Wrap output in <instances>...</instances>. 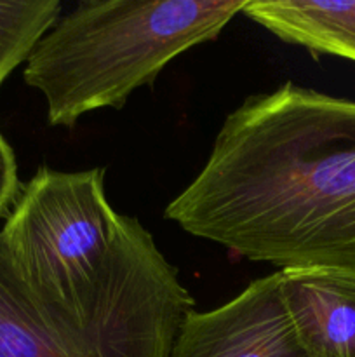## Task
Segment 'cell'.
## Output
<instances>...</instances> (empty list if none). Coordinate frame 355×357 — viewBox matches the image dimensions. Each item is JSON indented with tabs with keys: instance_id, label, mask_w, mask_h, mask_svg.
Listing matches in <instances>:
<instances>
[{
	"instance_id": "6da1fadb",
	"label": "cell",
	"mask_w": 355,
	"mask_h": 357,
	"mask_svg": "<svg viewBox=\"0 0 355 357\" xmlns=\"http://www.w3.org/2000/svg\"><path fill=\"white\" fill-rule=\"evenodd\" d=\"M164 216L281 271L355 274V101L294 82L249 96Z\"/></svg>"
},
{
	"instance_id": "7a4b0ae2",
	"label": "cell",
	"mask_w": 355,
	"mask_h": 357,
	"mask_svg": "<svg viewBox=\"0 0 355 357\" xmlns=\"http://www.w3.org/2000/svg\"><path fill=\"white\" fill-rule=\"evenodd\" d=\"M194 303L132 216H120L100 278L72 303L37 298L0 234V357H167Z\"/></svg>"
},
{
	"instance_id": "3957f363",
	"label": "cell",
	"mask_w": 355,
	"mask_h": 357,
	"mask_svg": "<svg viewBox=\"0 0 355 357\" xmlns=\"http://www.w3.org/2000/svg\"><path fill=\"white\" fill-rule=\"evenodd\" d=\"M247 0H89L61 14L26 59L51 126L73 128L152 86L167 63L218 38Z\"/></svg>"
},
{
	"instance_id": "277c9868",
	"label": "cell",
	"mask_w": 355,
	"mask_h": 357,
	"mask_svg": "<svg viewBox=\"0 0 355 357\" xmlns=\"http://www.w3.org/2000/svg\"><path fill=\"white\" fill-rule=\"evenodd\" d=\"M120 216L104 192V169L40 167L7 215L2 234L21 281L37 298L72 303L100 278Z\"/></svg>"
},
{
	"instance_id": "5b68a950",
	"label": "cell",
	"mask_w": 355,
	"mask_h": 357,
	"mask_svg": "<svg viewBox=\"0 0 355 357\" xmlns=\"http://www.w3.org/2000/svg\"><path fill=\"white\" fill-rule=\"evenodd\" d=\"M167 357H308L281 295V274L251 282L218 309L184 316Z\"/></svg>"
},
{
	"instance_id": "8992f818",
	"label": "cell",
	"mask_w": 355,
	"mask_h": 357,
	"mask_svg": "<svg viewBox=\"0 0 355 357\" xmlns=\"http://www.w3.org/2000/svg\"><path fill=\"white\" fill-rule=\"evenodd\" d=\"M281 295L308 357H355V274L289 268Z\"/></svg>"
},
{
	"instance_id": "52a82bcc",
	"label": "cell",
	"mask_w": 355,
	"mask_h": 357,
	"mask_svg": "<svg viewBox=\"0 0 355 357\" xmlns=\"http://www.w3.org/2000/svg\"><path fill=\"white\" fill-rule=\"evenodd\" d=\"M240 14L287 44L355 61V0H247Z\"/></svg>"
},
{
	"instance_id": "ba28073f",
	"label": "cell",
	"mask_w": 355,
	"mask_h": 357,
	"mask_svg": "<svg viewBox=\"0 0 355 357\" xmlns=\"http://www.w3.org/2000/svg\"><path fill=\"white\" fill-rule=\"evenodd\" d=\"M59 0L0 2V86L61 16Z\"/></svg>"
},
{
	"instance_id": "9c48e42d",
	"label": "cell",
	"mask_w": 355,
	"mask_h": 357,
	"mask_svg": "<svg viewBox=\"0 0 355 357\" xmlns=\"http://www.w3.org/2000/svg\"><path fill=\"white\" fill-rule=\"evenodd\" d=\"M19 188L16 157L7 139L0 132V218L13 208Z\"/></svg>"
}]
</instances>
